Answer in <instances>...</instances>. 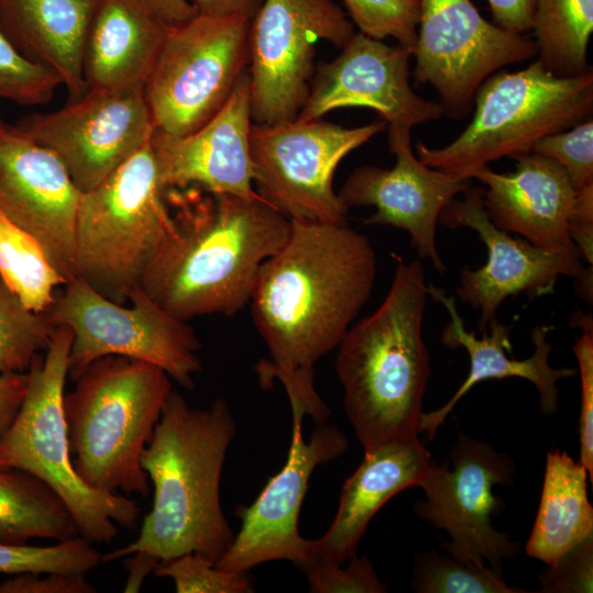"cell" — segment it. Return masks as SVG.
<instances>
[{"mask_svg":"<svg viewBox=\"0 0 593 593\" xmlns=\"http://www.w3.org/2000/svg\"><path fill=\"white\" fill-rule=\"evenodd\" d=\"M377 258L369 238L346 223L291 221L283 246L260 267L249 300L269 359L260 383L278 380L290 405L317 425L329 410L314 385L317 361L337 348L369 300Z\"/></svg>","mask_w":593,"mask_h":593,"instance_id":"cell-1","label":"cell"},{"mask_svg":"<svg viewBox=\"0 0 593 593\" xmlns=\"http://www.w3.org/2000/svg\"><path fill=\"white\" fill-rule=\"evenodd\" d=\"M174 232L142 280L172 316H232L249 303L262 264L287 242L291 221L259 197L168 188Z\"/></svg>","mask_w":593,"mask_h":593,"instance_id":"cell-2","label":"cell"},{"mask_svg":"<svg viewBox=\"0 0 593 593\" xmlns=\"http://www.w3.org/2000/svg\"><path fill=\"white\" fill-rule=\"evenodd\" d=\"M235 433L225 400L195 409L172 390L141 456L154 486L152 508L137 538L102 553V563L137 551L159 560L193 552L216 563L235 537L220 499L222 469Z\"/></svg>","mask_w":593,"mask_h":593,"instance_id":"cell-3","label":"cell"},{"mask_svg":"<svg viewBox=\"0 0 593 593\" xmlns=\"http://www.w3.org/2000/svg\"><path fill=\"white\" fill-rule=\"evenodd\" d=\"M393 257L394 275L383 301L353 324L337 346L344 409L365 451L418 437L432 374L422 333L428 296L424 268L421 259Z\"/></svg>","mask_w":593,"mask_h":593,"instance_id":"cell-4","label":"cell"},{"mask_svg":"<svg viewBox=\"0 0 593 593\" xmlns=\"http://www.w3.org/2000/svg\"><path fill=\"white\" fill-rule=\"evenodd\" d=\"M172 391L159 367L122 356L94 360L63 398L71 460L90 488L146 497L141 456Z\"/></svg>","mask_w":593,"mask_h":593,"instance_id":"cell-5","label":"cell"},{"mask_svg":"<svg viewBox=\"0 0 593 593\" xmlns=\"http://www.w3.org/2000/svg\"><path fill=\"white\" fill-rule=\"evenodd\" d=\"M71 342V331L57 326L44 359L38 357L27 370L23 402L0 439V469H18L41 480L66 505L80 536L110 544L119 526L136 527L142 510L124 494L88 486L75 470L63 410Z\"/></svg>","mask_w":593,"mask_h":593,"instance_id":"cell-6","label":"cell"},{"mask_svg":"<svg viewBox=\"0 0 593 593\" xmlns=\"http://www.w3.org/2000/svg\"><path fill=\"white\" fill-rule=\"evenodd\" d=\"M150 139L93 189L75 225L76 277L120 304L174 232Z\"/></svg>","mask_w":593,"mask_h":593,"instance_id":"cell-7","label":"cell"},{"mask_svg":"<svg viewBox=\"0 0 593 593\" xmlns=\"http://www.w3.org/2000/svg\"><path fill=\"white\" fill-rule=\"evenodd\" d=\"M473 107L472 120L449 144L416 143L422 163L470 180L492 161L530 153L540 138L591 118L593 70L558 77L537 60L517 71L499 70L481 83Z\"/></svg>","mask_w":593,"mask_h":593,"instance_id":"cell-8","label":"cell"},{"mask_svg":"<svg viewBox=\"0 0 593 593\" xmlns=\"http://www.w3.org/2000/svg\"><path fill=\"white\" fill-rule=\"evenodd\" d=\"M131 306L111 301L76 277L44 312L55 327L72 333L68 376L76 381L97 359L122 356L161 368L186 389L202 370L193 328L149 298L142 287L127 293Z\"/></svg>","mask_w":593,"mask_h":593,"instance_id":"cell-9","label":"cell"},{"mask_svg":"<svg viewBox=\"0 0 593 593\" xmlns=\"http://www.w3.org/2000/svg\"><path fill=\"white\" fill-rule=\"evenodd\" d=\"M249 21L197 13L170 27L144 89L155 128L186 135L221 110L248 69Z\"/></svg>","mask_w":593,"mask_h":593,"instance_id":"cell-10","label":"cell"},{"mask_svg":"<svg viewBox=\"0 0 593 593\" xmlns=\"http://www.w3.org/2000/svg\"><path fill=\"white\" fill-rule=\"evenodd\" d=\"M387 128L384 121L345 127L321 119L253 123L249 134L257 195L290 221L346 223L334 190L339 163Z\"/></svg>","mask_w":593,"mask_h":593,"instance_id":"cell-11","label":"cell"},{"mask_svg":"<svg viewBox=\"0 0 593 593\" xmlns=\"http://www.w3.org/2000/svg\"><path fill=\"white\" fill-rule=\"evenodd\" d=\"M355 25L332 0H264L249 21L253 123L294 120L314 76L315 43L344 47Z\"/></svg>","mask_w":593,"mask_h":593,"instance_id":"cell-12","label":"cell"},{"mask_svg":"<svg viewBox=\"0 0 593 593\" xmlns=\"http://www.w3.org/2000/svg\"><path fill=\"white\" fill-rule=\"evenodd\" d=\"M449 461L430 465L418 485L425 500L414 505V512L449 534L450 541L440 546L451 557L477 566L489 562L502 573L503 561L515 557L519 545L492 524L503 503L494 496L493 486L512 483L515 462L510 455L462 433Z\"/></svg>","mask_w":593,"mask_h":593,"instance_id":"cell-13","label":"cell"},{"mask_svg":"<svg viewBox=\"0 0 593 593\" xmlns=\"http://www.w3.org/2000/svg\"><path fill=\"white\" fill-rule=\"evenodd\" d=\"M416 86L429 85L444 113L459 120L481 83L503 67L537 56L534 40L485 20L471 0H421Z\"/></svg>","mask_w":593,"mask_h":593,"instance_id":"cell-14","label":"cell"},{"mask_svg":"<svg viewBox=\"0 0 593 593\" xmlns=\"http://www.w3.org/2000/svg\"><path fill=\"white\" fill-rule=\"evenodd\" d=\"M52 150L87 192L149 142L155 130L144 88L88 89L77 101L15 124Z\"/></svg>","mask_w":593,"mask_h":593,"instance_id":"cell-15","label":"cell"},{"mask_svg":"<svg viewBox=\"0 0 593 593\" xmlns=\"http://www.w3.org/2000/svg\"><path fill=\"white\" fill-rule=\"evenodd\" d=\"M292 435L287 461L249 506L237 508L240 529L215 563L226 571L248 572L272 560H288L302 570L311 560L310 539L299 533V514L314 469L348 448L343 432L317 425L309 441L302 435L304 411L291 404Z\"/></svg>","mask_w":593,"mask_h":593,"instance_id":"cell-16","label":"cell"},{"mask_svg":"<svg viewBox=\"0 0 593 593\" xmlns=\"http://www.w3.org/2000/svg\"><path fill=\"white\" fill-rule=\"evenodd\" d=\"M438 222L448 228L469 227L486 246L485 265L475 270L463 267L456 290L462 301L480 311L483 333L507 296L550 294L560 277L578 278L585 271L577 246L539 247L494 225L483 203L482 188L468 187L461 199L447 204Z\"/></svg>","mask_w":593,"mask_h":593,"instance_id":"cell-17","label":"cell"},{"mask_svg":"<svg viewBox=\"0 0 593 593\" xmlns=\"http://www.w3.org/2000/svg\"><path fill=\"white\" fill-rule=\"evenodd\" d=\"M392 168L374 165L357 167L346 179L338 198L351 206H374L365 220L369 225L392 226L406 231L419 259L446 271L436 246V227L447 204L470 187V180L432 168L413 154L411 127L387 125Z\"/></svg>","mask_w":593,"mask_h":593,"instance_id":"cell-18","label":"cell"},{"mask_svg":"<svg viewBox=\"0 0 593 593\" xmlns=\"http://www.w3.org/2000/svg\"><path fill=\"white\" fill-rule=\"evenodd\" d=\"M80 195L52 150L0 118V213L36 238L65 284L76 278Z\"/></svg>","mask_w":593,"mask_h":593,"instance_id":"cell-19","label":"cell"},{"mask_svg":"<svg viewBox=\"0 0 593 593\" xmlns=\"http://www.w3.org/2000/svg\"><path fill=\"white\" fill-rule=\"evenodd\" d=\"M413 52L401 45L355 33L332 61L321 63L309 96L296 115L317 120L331 111L365 107L376 111L387 125L413 127L439 119V102L417 96L410 85Z\"/></svg>","mask_w":593,"mask_h":593,"instance_id":"cell-20","label":"cell"},{"mask_svg":"<svg viewBox=\"0 0 593 593\" xmlns=\"http://www.w3.org/2000/svg\"><path fill=\"white\" fill-rule=\"evenodd\" d=\"M248 69L221 110L195 131L177 136L154 130L150 146L166 189L258 197L253 184Z\"/></svg>","mask_w":593,"mask_h":593,"instance_id":"cell-21","label":"cell"},{"mask_svg":"<svg viewBox=\"0 0 593 593\" xmlns=\"http://www.w3.org/2000/svg\"><path fill=\"white\" fill-rule=\"evenodd\" d=\"M514 159L512 172H495L486 166L472 176L486 187L483 203L490 220L539 247L575 246L568 225L575 191L563 167L534 152Z\"/></svg>","mask_w":593,"mask_h":593,"instance_id":"cell-22","label":"cell"},{"mask_svg":"<svg viewBox=\"0 0 593 593\" xmlns=\"http://www.w3.org/2000/svg\"><path fill=\"white\" fill-rule=\"evenodd\" d=\"M428 295L436 302L441 303L450 315L441 333V342L449 348L463 347L470 358V369L466 380L455 394L440 407L432 412L422 413L418 424V433H426L427 438L433 439L439 426L450 414L459 400L468 391L481 381L489 379L523 378L530 381L539 392V405L544 414L550 415L558 409V388L560 379L573 377L574 368H552L549 365L551 344L548 334L552 326L538 325L532 331L534 344L533 355L524 360L510 358L512 354L510 327L497 318L490 323V334L483 333L482 338L468 332L460 317L455 296L447 295L445 290L427 283Z\"/></svg>","mask_w":593,"mask_h":593,"instance_id":"cell-23","label":"cell"},{"mask_svg":"<svg viewBox=\"0 0 593 593\" xmlns=\"http://www.w3.org/2000/svg\"><path fill=\"white\" fill-rule=\"evenodd\" d=\"M432 463V456L418 437L365 451L362 462L342 489L329 528L318 539H310V562L345 563L356 553L378 511L405 489L418 486Z\"/></svg>","mask_w":593,"mask_h":593,"instance_id":"cell-24","label":"cell"},{"mask_svg":"<svg viewBox=\"0 0 593 593\" xmlns=\"http://www.w3.org/2000/svg\"><path fill=\"white\" fill-rule=\"evenodd\" d=\"M170 27L138 0H98L82 59L87 88L145 89Z\"/></svg>","mask_w":593,"mask_h":593,"instance_id":"cell-25","label":"cell"},{"mask_svg":"<svg viewBox=\"0 0 593 593\" xmlns=\"http://www.w3.org/2000/svg\"><path fill=\"white\" fill-rule=\"evenodd\" d=\"M98 0H0V29L27 59L52 69L68 103L88 91L82 59Z\"/></svg>","mask_w":593,"mask_h":593,"instance_id":"cell-26","label":"cell"},{"mask_svg":"<svg viewBox=\"0 0 593 593\" xmlns=\"http://www.w3.org/2000/svg\"><path fill=\"white\" fill-rule=\"evenodd\" d=\"M586 469L566 451H548L540 503L526 542L528 556L547 566L593 535Z\"/></svg>","mask_w":593,"mask_h":593,"instance_id":"cell-27","label":"cell"},{"mask_svg":"<svg viewBox=\"0 0 593 593\" xmlns=\"http://www.w3.org/2000/svg\"><path fill=\"white\" fill-rule=\"evenodd\" d=\"M76 536L79 532L68 508L51 488L27 472L0 469V542L25 545Z\"/></svg>","mask_w":593,"mask_h":593,"instance_id":"cell-28","label":"cell"},{"mask_svg":"<svg viewBox=\"0 0 593 593\" xmlns=\"http://www.w3.org/2000/svg\"><path fill=\"white\" fill-rule=\"evenodd\" d=\"M530 30L537 61L558 77H577L592 67L593 0H535Z\"/></svg>","mask_w":593,"mask_h":593,"instance_id":"cell-29","label":"cell"},{"mask_svg":"<svg viewBox=\"0 0 593 593\" xmlns=\"http://www.w3.org/2000/svg\"><path fill=\"white\" fill-rule=\"evenodd\" d=\"M0 278L22 305L44 313L54 302L64 279L41 244L0 213Z\"/></svg>","mask_w":593,"mask_h":593,"instance_id":"cell-30","label":"cell"},{"mask_svg":"<svg viewBox=\"0 0 593 593\" xmlns=\"http://www.w3.org/2000/svg\"><path fill=\"white\" fill-rule=\"evenodd\" d=\"M55 328L44 313L26 310L0 278V372H26Z\"/></svg>","mask_w":593,"mask_h":593,"instance_id":"cell-31","label":"cell"},{"mask_svg":"<svg viewBox=\"0 0 593 593\" xmlns=\"http://www.w3.org/2000/svg\"><path fill=\"white\" fill-rule=\"evenodd\" d=\"M412 586L418 593H527L508 585L486 566L461 562L436 551L416 556Z\"/></svg>","mask_w":593,"mask_h":593,"instance_id":"cell-32","label":"cell"},{"mask_svg":"<svg viewBox=\"0 0 593 593\" xmlns=\"http://www.w3.org/2000/svg\"><path fill=\"white\" fill-rule=\"evenodd\" d=\"M102 553L82 536L57 541L52 546L11 545L0 542V572L18 574L83 573L102 563Z\"/></svg>","mask_w":593,"mask_h":593,"instance_id":"cell-33","label":"cell"},{"mask_svg":"<svg viewBox=\"0 0 593 593\" xmlns=\"http://www.w3.org/2000/svg\"><path fill=\"white\" fill-rule=\"evenodd\" d=\"M359 32L383 41L393 37L414 52L421 0H343Z\"/></svg>","mask_w":593,"mask_h":593,"instance_id":"cell-34","label":"cell"},{"mask_svg":"<svg viewBox=\"0 0 593 593\" xmlns=\"http://www.w3.org/2000/svg\"><path fill=\"white\" fill-rule=\"evenodd\" d=\"M59 86L61 80L52 69L25 58L0 29V100L44 105Z\"/></svg>","mask_w":593,"mask_h":593,"instance_id":"cell-35","label":"cell"},{"mask_svg":"<svg viewBox=\"0 0 593 593\" xmlns=\"http://www.w3.org/2000/svg\"><path fill=\"white\" fill-rule=\"evenodd\" d=\"M155 575L174 581L177 593H248L254 591L247 572L226 571L190 552L159 560Z\"/></svg>","mask_w":593,"mask_h":593,"instance_id":"cell-36","label":"cell"},{"mask_svg":"<svg viewBox=\"0 0 593 593\" xmlns=\"http://www.w3.org/2000/svg\"><path fill=\"white\" fill-rule=\"evenodd\" d=\"M559 163L566 170L574 191L593 186V120L545 136L533 150Z\"/></svg>","mask_w":593,"mask_h":593,"instance_id":"cell-37","label":"cell"},{"mask_svg":"<svg viewBox=\"0 0 593 593\" xmlns=\"http://www.w3.org/2000/svg\"><path fill=\"white\" fill-rule=\"evenodd\" d=\"M311 561L301 571L307 578L313 593H383L388 588L382 583L366 557L357 553L348 563Z\"/></svg>","mask_w":593,"mask_h":593,"instance_id":"cell-38","label":"cell"},{"mask_svg":"<svg viewBox=\"0 0 593 593\" xmlns=\"http://www.w3.org/2000/svg\"><path fill=\"white\" fill-rule=\"evenodd\" d=\"M583 316V315H582ZM583 323L582 333L573 345L581 380V409L579 416V462L586 469L590 483L593 482V328L588 316L579 320Z\"/></svg>","mask_w":593,"mask_h":593,"instance_id":"cell-39","label":"cell"},{"mask_svg":"<svg viewBox=\"0 0 593 593\" xmlns=\"http://www.w3.org/2000/svg\"><path fill=\"white\" fill-rule=\"evenodd\" d=\"M542 593H591L593 535L571 548L540 574Z\"/></svg>","mask_w":593,"mask_h":593,"instance_id":"cell-40","label":"cell"},{"mask_svg":"<svg viewBox=\"0 0 593 593\" xmlns=\"http://www.w3.org/2000/svg\"><path fill=\"white\" fill-rule=\"evenodd\" d=\"M83 573L23 572L0 582V593H94Z\"/></svg>","mask_w":593,"mask_h":593,"instance_id":"cell-41","label":"cell"},{"mask_svg":"<svg viewBox=\"0 0 593 593\" xmlns=\"http://www.w3.org/2000/svg\"><path fill=\"white\" fill-rule=\"evenodd\" d=\"M569 234L582 258L593 264V186L575 192L569 215Z\"/></svg>","mask_w":593,"mask_h":593,"instance_id":"cell-42","label":"cell"},{"mask_svg":"<svg viewBox=\"0 0 593 593\" xmlns=\"http://www.w3.org/2000/svg\"><path fill=\"white\" fill-rule=\"evenodd\" d=\"M26 372H0V439L15 418L27 388Z\"/></svg>","mask_w":593,"mask_h":593,"instance_id":"cell-43","label":"cell"},{"mask_svg":"<svg viewBox=\"0 0 593 593\" xmlns=\"http://www.w3.org/2000/svg\"><path fill=\"white\" fill-rule=\"evenodd\" d=\"M497 26L525 34L530 31L535 0H486Z\"/></svg>","mask_w":593,"mask_h":593,"instance_id":"cell-44","label":"cell"},{"mask_svg":"<svg viewBox=\"0 0 593 593\" xmlns=\"http://www.w3.org/2000/svg\"><path fill=\"white\" fill-rule=\"evenodd\" d=\"M198 13L209 15H242L251 19L264 0H189Z\"/></svg>","mask_w":593,"mask_h":593,"instance_id":"cell-45","label":"cell"},{"mask_svg":"<svg viewBox=\"0 0 593 593\" xmlns=\"http://www.w3.org/2000/svg\"><path fill=\"white\" fill-rule=\"evenodd\" d=\"M138 1L169 26L182 24L198 13L189 0Z\"/></svg>","mask_w":593,"mask_h":593,"instance_id":"cell-46","label":"cell"},{"mask_svg":"<svg viewBox=\"0 0 593 593\" xmlns=\"http://www.w3.org/2000/svg\"><path fill=\"white\" fill-rule=\"evenodd\" d=\"M127 557V560H125L127 578L124 592H139L145 579L150 572H154L159 559L143 551L134 552Z\"/></svg>","mask_w":593,"mask_h":593,"instance_id":"cell-47","label":"cell"}]
</instances>
